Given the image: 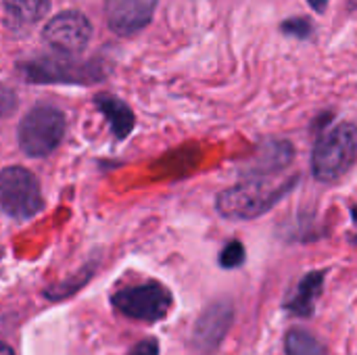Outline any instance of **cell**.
<instances>
[{"label":"cell","instance_id":"cell-1","mask_svg":"<svg viewBox=\"0 0 357 355\" xmlns=\"http://www.w3.org/2000/svg\"><path fill=\"white\" fill-rule=\"evenodd\" d=\"M297 182L295 178H274L272 174L245 176L236 186L218 195L215 207L228 220H255L284 199Z\"/></svg>","mask_w":357,"mask_h":355},{"label":"cell","instance_id":"cell-2","mask_svg":"<svg viewBox=\"0 0 357 355\" xmlns=\"http://www.w3.org/2000/svg\"><path fill=\"white\" fill-rule=\"evenodd\" d=\"M357 155V130L354 123H339L324 132L312 155V169L316 180L335 182L343 178Z\"/></svg>","mask_w":357,"mask_h":355},{"label":"cell","instance_id":"cell-3","mask_svg":"<svg viewBox=\"0 0 357 355\" xmlns=\"http://www.w3.org/2000/svg\"><path fill=\"white\" fill-rule=\"evenodd\" d=\"M65 136V115L50 105L33 107L19 123V146L21 151L31 157H48Z\"/></svg>","mask_w":357,"mask_h":355},{"label":"cell","instance_id":"cell-4","mask_svg":"<svg viewBox=\"0 0 357 355\" xmlns=\"http://www.w3.org/2000/svg\"><path fill=\"white\" fill-rule=\"evenodd\" d=\"M44 207L38 178L21 167L10 165L0 172V209L13 220H29Z\"/></svg>","mask_w":357,"mask_h":355},{"label":"cell","instance_id":"cell-5","mask_svg":"<svg viewBox=\"0 0 357 355\" xmlns=\"http://www.w3.org/2000/svg\"><path fill=\"white\" fill-rule=\"evenodd\" d=\"M111 303L126 318L153 324L163 320L172 310V293L159 282H146L117 291Z\"/></svg>","mask_w":357,"mask_h":355},{"label":"cell","instance_id":"cell-6","mask_svg":"<svg viewBox=\"0 0 357 355\" xmlns=\"http://www.w3.org/2000/svg\"><path fill=\"white\" fill-rule=\"evenodd\" d=\"M90 36H92V25L88 17L77 10H63L44 25L46 44L65 56L84 52V48L90 42Z\"/></svg>","mask_w":357,"mask_h":355},{"label":"cell","instance_id":"cell-7","mask_svg":"<svg viewBox=\"0 0 357 355\" xmlns=\"http://www.w3.org/2000/svg\"><path fill=\"white\" fill-rule=\"evenodd\" d=\"M234 308L230 301H215L209 305L192 331V347L201 354L209 355L220 347L224 337L228 335V328L232 326Z\"/></svg>","mask_w":357,"mask_h":355},{"label":"cell","instance_id":"cell-8","mask_svg":"<svg viewBox=\"0 0 357 355\" xmlns=\"http://www.w3.org/2000/svg\"><path fill=\"white\" fill-rule=\"evenodd\" d=\"M157 8V0H105L109 27L119 36H132L144 29Z\"/></svg>","mask_w":357,"mask_h":355},{"label":"cell","instance_id":"cell-9","mask_svg":"<svg viewBox=\"0 0 357 355\" xmlns=\"http://www.w3.org/2000/svg\"><path fill=\"white\" fill-rule=\"evenodd\" d=\"M31 82H92L98 80L94 69L88 65H77L69 61H36L23 67Z\"/></svg>","mask_w":357,"mask_h":355},{"label":"cell","instance_id":"cell-10","mask_svg":"<svg viewBox=\"0 0 357 355\" xmlns=\"http://www.w3.org/2000/svg\"><path fill=\"white\" fill-rule=\"evenodd\" d=\"M293 161V146L289 142L280 140H270L264 144V149L257 153L249 169H245V176H261V174H272L278 169H284Z\"/></svg>","mask_w":357,"mask_h":355},{"label":"cell","instance_id":"cell-11","mask_svg":"<svg viewBox=\"0 0 357 355\" xmlns=\"http://www.w3.org/2000/svg\"><path fill=\"white\" fill-rule=\"evenodd\" d=\"M322 287H324V272H310L307 276H303L297 291L289 299L287 310L293 316H299V318L314 316L316 301H318V297L322 293Z\"/></svg>","mask_w":357,"mask_h":355},{"label":"cell","instance_id":"cell-12","mask_svg":"<svg viewBox=\"0 0 357 355\" xmlns=\"http://www.w3.org/2000/svg\"><path fill=\"white\" fill-rule=\"evenodd\" d=\"M94 103H96L98 111L105 115V119H109L111 132H113L119 140L128 138L130 132L134 130V123H136V121H134L132 109H130L123 100H119V98H115V96H111V94H98V96L94 98Z\"/></svg>","mask_w":357,"mask_h":355},{"label":"cell","instance_id":"cell-13","mask_svg":"<svg viewBox=\"0 0 357 355\" xmlns=\"http://www.w3.org/2000/svg\"><path fill=\"white\" fill-rule=\"evenodd\" d=\"M0 6L10 23L27 27L46 17L50 0H0Z\"/></svg>","mask_w":357,"mask_h":355},{"label":"cell","instance_id":"cell-14","mask_svg":"<svg viewBox=\"0 0 357 355\" xmlns=\"http://www.w3.org/2000/svg\"><path fill=\"white\" fill-rule=\"evenodd\" d=\"M284 352L287 355H328L324 345L314 335H310L307 331H301V328H293L287 333Z\"/></svg>","mask_w":357,"mask_h":355},{"label":"cell","instance_id":"cell-15","mask_svg":"<svg viewBox=\"0 0 357 355\" xmlns=\"http://www.w3.org/2000/svg\"><path fill=\"white\" fill-rule=\"evenodd\" d=\"M245 264V247L241 241H232L224 247V251L220 253V266L226 270H234L238 266Z\"/></svg>","mask_w":357,"mask_h":355},{"label":"cell","instance_id":"cell-16","mask_svg":"<svg viewBox=\"0 0 357 355\" xmlns=\"http://www.w3.org/2000/svg\"><path fill=\"white\" fill-rule=\"evenodd\" d=\"M282 31L295 36V38H310L312 36V23L303 17H295V19H287L282 23Z\"/></svg>","mask_w":357,"mask_h":355},{"label":"cell","instance_id":"cell-17","mask_svg":"<svg viewBox=\"0 0 357 355\" xmlns=\"http://www.w3.org/2000/svg\"><path fill=\"white\" fill-rule=\"evenodd\" d=\"M15 109H17V96H15V92L0 86V117L10 115Z\"/></svg>","mask_w":357,"mask_h":355},{"label":"cell","instance_id":"cell-18","mask_svg":"<svg viewBox=\"0 0 357 355\" xmlns=\"http://www.w3.org/2000/svg\"><path fill=\"white\" fill-rule=\"evenodd\" d=\"M130 355H159V343L155 339H144L130 352Z\"/></svg>","mask_w":357,"mask_h":355},{"label":"cell","instance_id":"cell-19","mask_svg":"<svg viewBox=\"0 0 357 355\" xmlns=\"http://www.w3.org/2000/svg\"><path fill=\"white\" fill-rule=\"evenodd\" d=\"M310 4H312V8L314 10H318V13H322L324 8H326V0H307Z\"/></svg>","mask_w":357,"mask_h":355},{"label":"cell","instance_id":"cell-20","mask_svg":"<svg viewBox=\"0 0 357 355\" xmlns=\"http://www.w3.org/2000/svg\"><path fill=\"white\" fill-rule=\"evenodd\" d=\"M0 355H15V352L6 343H0Z\"/></svg>","mask_w":357,"mask_h":355}]
</instances>
